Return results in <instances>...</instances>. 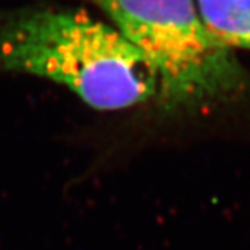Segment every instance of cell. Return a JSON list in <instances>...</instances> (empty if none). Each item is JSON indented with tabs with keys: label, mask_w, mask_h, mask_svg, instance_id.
Returning <instances> with one entry per match:
<instances>
[{
	"label": "cell",
	"mask_w": 250,
	"mask_h": 250,
	"mask_svg": "<svg viewBox=\"0 0 250 250\" xmlns=\"http://www.w3.org/2000/svg\"><path fill=\"white\" fill-rule=\"evenodd\" d=\"M0 71L53 81L102 111L132 107L159 92L150 62L114 25L82 10L0 13Z\"/></svg>",
	"instance_id": "6da1fadb"
},
{
	"label": "cell",
	"mask_w": 250,
	"mask_h": 250,
	"mask_svg": "<svg viewBox=\"0 0 250 250\" xmlns=\"http://www.w3.org/2000/svg\"><path fill=\"white\" fill-rule=\"evenodd\" d=\"M118 32L150 62L167 107L195 104L238 89L232 50L205 25L195 0H95Z\"/></svg>",
	"instance_id": "7a4b0ae2"
},
{
	"label": "cell",
	"mask_w": 250,
	"mask_h": 250,
	"mask_svg": "<svg viewBox=\"0 0 250 250\" xmlns=\"http://www.w3.org/2000/svg\"><path fill=\"white\" fill-rule=\"evenodd\" d=\"M196 6L218 42L250 50V0H196Z\"/></svg>",
	"instance_id": "3957f363"
}]
</instances>
